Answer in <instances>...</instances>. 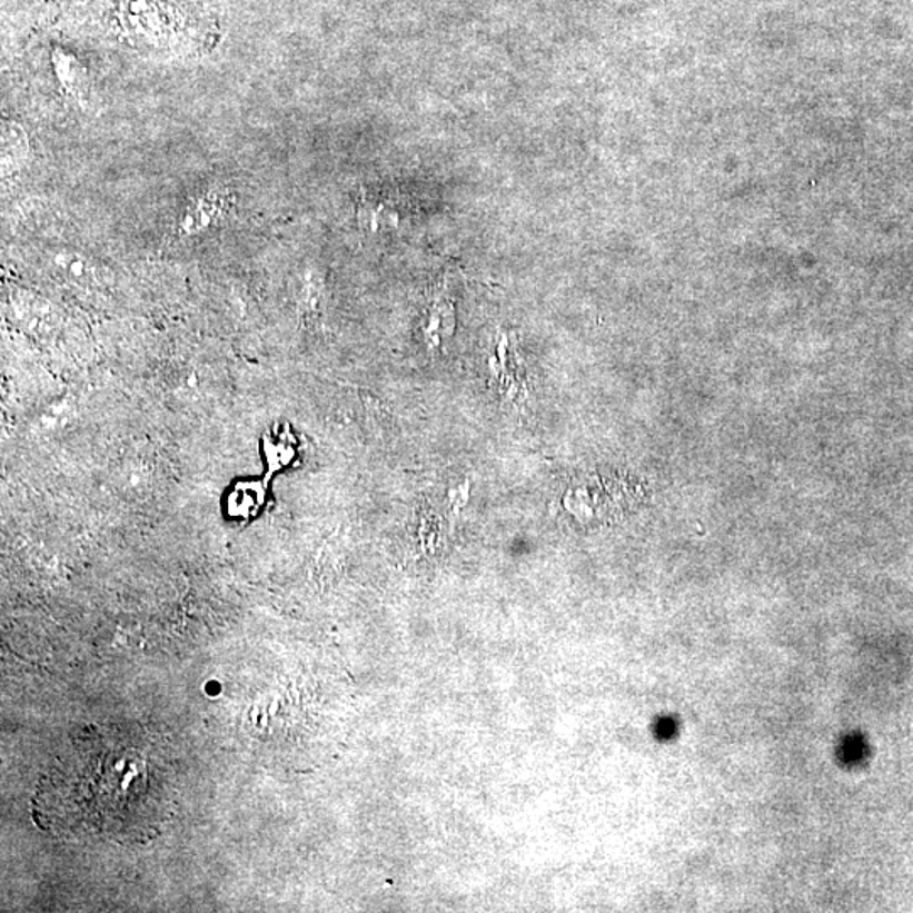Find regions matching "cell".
<instances>
[{
    "mask_svg": "<svg viewBox=\"0 0 913 913\" xmlns=\"http://www.w3.org/2000/svg\"><path fill=\"white\" fill-rule=\"evenodd\" d=\"M170 765L145 734L90 727L75 737L39 783L34 815L64 840L145 844L170 822Z\"/></svg>",
    "mask_w": 913,
    "mask_h": 913,
    "instance_id": "6da1fadb",
    "label": "cell"
},
{
    "mask_svg": "<svg viewBox=\"0 0 913 913\" xmlns=\"http://www.w3.org/2000/svg\"><path fill=\"white\" fill-rule=\"evenodd\" d=\"M359 222L370 232H379L396 226L398 212L391 200H386L383 195H367L359 205Z\"/></svg>",
    "mask_w": 913,
    "mask_h": 913,
    "instance_id": "7a4b0ae2",
    "label": "cell"
},
{
    "mask_svg": "<svg viewBox=\"0 0 913 913\" xmlns=\"http://www.w3.org/2000/svg\"><path fill=\"white\" fill-rule=\"evenodd\" d=\"M224 207H226V198H224V195H204V198L195 200V204L188 209L181 226L188 230L204 229V227L212 222L214 217L222 214Z\"/></svg>",
    "mask_w": 913,
    "mask_h": 913,
    "instance_id": "3957f363",
    "label": "cell"
}]
</instances>
